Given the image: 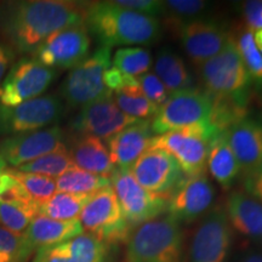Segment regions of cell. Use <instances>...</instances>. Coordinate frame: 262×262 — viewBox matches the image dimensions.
<instances>
[{"label":"cell","mask_w":262,"mask_h":262,"mask_svg":"<svg viewBox=\"0 0 262 262\" xmlns=\"http://www.w3.org/2000/svg\"><path fill=\"white\" fill-rule=\"evenodd\" d=\"M242 10L248 29L253 33L262 29V0L245 2Z\"/></svg>","instance_id":"39"},{"label":"cell","mask_w":262,"mask_h":262,"mask_svg":"<svg viewBox=\"0 0 262 262\" xmlns=\"http://www.w3.org/2000/svg\"><path fill=\"white\" fill-rule=\"evenodd\" d=\"M38 215L35 203L12 194L0 195V224L9 231L22 233Z\"/></svg>","instance_id":"28"},{"label":"cell","mask_w":262,"mask_h":262,"mask_svg":"<svg viewBox=\"0 0 262 262\" xmlns=\"http://www.w3.org/2000/svg\"><path fill=\"white\" fill-rule=\"evenodd\" d=\"M91 195L56 192L47 202L39 205V215L58 221L78 220Z\"/></svg>","instance_id":"29"},{"label":"cell","mask_w":262,"mask_h":262,"mask_svg":"<svg viewBox=\"0 0 262 262\" xmlns=\"http://www.w3.org/2000/svg\"><path fill=\"white\" fill-rule=\"evenodd\" d=\"M214 97L205 90L191 88L169 95L168 100L150 120V129L156 135L170 133L210 120Z\"/></svg>","instance_id":"8"},{"label":"cell","mask_w":262,"mask_h":262,"mask_svg":"<svg viewBox=\"0 0 262 262\" xmlns=\"http://www.w3.org/2000/svg\"><path fill=\"white\" fill-rule=\"evenodd\" d=\"M90 37L84 24L61 29L33 52V58L51 70H72L89 56Z\"/></svg>","instance_id":"12"},{"label":"cell","mask_w":262,"mask_h":262,"mask_svg":"<svg viewBox=\"0 0 262 262\" xmlns=\"http://www.w3.org/2000/svg\"><path fill=\"white\" fill-rule=\"evenodd\" d=\"M210 122L193 124L183 129L153 136L149 148L169 153L186 175L205 173L210 142L219 135Z\"/></svg>","instance_id":"5"},{"label":"cell","mask_w":262,"mask_h":262,"mask_svg":"<svg viewBox=\"0 0 262 262\" xmlns=\"http://www.w3.org/2000/svg\"><path fill=\"white\" fill-rule=\"evenodd\" d=\"M56 75V71L34 58H21L12 66L0 85V104L14 107L42 96Z\"/></svg>","instance_id":"11"},{"label":"cell","mask_w":262,"mask_h":262,"mask_svg":"<svg viewBox=\"0 0 262 262\" xmlns=\"http://www.w3.org/2000/svg\"><path fill=\"white\" fill-rule=\"evenodd\" d=\"M224 136L237 158L242 176L262 164V124L244 117L225 130Z\"/></svg>","instance_id":"20"},{"label":"cell","mask_w":262,"mask_h":262,"mask_svg":"<svg viewBox=\"0 0 262 262\" xmlns=\"http://www.w3.org/2000/svg\"><path fill=\"white\" fill-rule=\"evenodd\" d=\"M206 166L215 181L224 189L231 188L242 175L238 160L222 133L210 142Z\"/></svg>","instance_id":"25"},{"label":"cell","mask_w":262,"mask_h":262,"mask_svg":"<svg viewBox=\"0 0 262 262\" xmlns=\"http://www.w3.org/2000/svg\"><path fill=\"white\" fill-rule=\"evenodd\" d=\"M112 247L89 233L35 251L32 262H112Z\"/></svg>","instance_id":"19"},{"label":"cell","mask_w":262,"mask_h":262,"mask_svg":"<svg viewBox=\"0 0 262 262\" xmlns=\"http://www.w3.org/2000/svg\"><path fill=\"white\" fill-rule=\"evenodd\" d=\"M215 189L205 173L181 179L168 196V215L180 224H191L209 210Z\"/></svg>","instance_id":"16"},{"label":"cell","mask_w":262,"mask_h":262,"mask_svg":"<svg viewBox=\"0 0 262 262\" xmlns=\"http://www.w3.org/2000/svg\"><path fill=\"white\" fill-rule=\"evenodd\" d=\"M108 186H111V179L108 176L95 175L77 166L56 179L58 192L74 193V194L91 195Z\"/></svg>","instance_id":"31"},{"label":"cell","mask_w":262,"mask_h":262,"mask_svg":"<svg viewBox=\"0 0 262 262\" xmlns=\"http://www.w3.org/2000/svg\"><path fill=\"white\" fill-rule=\"evenodd\" d=\"M62 149H66L64 134L58 125L8 136L0 141V156L16 168Z\"/></svg>","instance_id":"14"},{"label":"cell","mask_w":262,"mask_h":262,"mask_svg":"<svg viewBox=\"0 0 262 262\" xmlns=\"http://www.w3.org/2000/svg\"><path fill=\"white\" fill-rule=\"evenodd\" d=\"M15 185L14 179L9 173L8 163L0 156V195H4Z\"/></svg>","instance_id":"42"},{"label":"cell","mask_w":262,"mask_h":262,"mask_svg":"<svg viewBox=\"0 0 262 262\" xmlns=\"http://www.w3.org/2000/svg\"><path fill=\"white\" fill-rule=\"evenodd\" d=\"M77 168L110 178L116 169L103 141L91 135L73 137L68 149Z\"/></svg>","instance_id":"24"},{"label":"cell","mask_w":262,"mask_h":262,"mask_svg":"<svg viewBox=\"0 0 262 262\" xmlns=\"http://www.w3.org/2000/svg\"><path fill=\"white\" fill-rule=\"evenodd\" d=\"M14 58V50L9 45L0 42V85H2L3 80H4V75L8 72L10 66H11Z\"/></svg>","instance_id":"41"},{"label":"cell","mask_w":262,"mask_h":262,"mask_svg":"<svg viewBox=\"0 0 262 262\" xmlns=\"http://www.w3.org/2000/svg\"><path fill=\"white\" fill-rule=\"evenodd\" d=\"M241 262H262V254L250 253L242 258Z\"/></svg>","instance_id":"43"},{"label":"cell","mask_w":262,"mask_h":262,"mask_svg":"<svg viewBox=\"0 0 262 262\" xmlns=\"http://www.w3.org/2000/svg\"><path fill=\"white\" fill-rule=\"evenodd\" d=\"M9 173L14 179L15 185L6 194H12L19 198L27 199L29 202L40 205L47 202L57 191L56 180L44 175L33 172L19 171L16 168L10 169Z\"/></svg>","instance_id":"27"},{"label":"cell","mask_w":262,"mask_h":262,"mask_svg":"<svg viewBox=\"0 0 262 262\" xmlns=\"http://www.w3.org/2000/svg\"><path fill=\"white\" fill-rule=\"evenodd\" d=\"M111 48L100 47L72 68L61 85V96L72 108L84 107L113 95L104 84V74L112 64Z\"/></svg>","instance_id":"6"},{"label":"cell","mask_w":262,"mask_h":262,"mask_svg":"<svg viewBox=\"0 0 262 262\" xmlns=\"http://www.w3.org/2000/svg\"><path fill=\"white\" fill-rule=\"evenodd\" d=\"M113 100L122 112L136 119L153 117L158 111V106L150 102L141 91L137 80L136 83L114 91Z\"/></svg>","instance_id":"32"},{"label":"cell","mask_w":262,"mask_h":262,"mask_svg":"<svg viewBox=\"0 0 262 262\" xmlns=\"http://www.w3.org/2000/svg\"><path fill=\"white\" fill-rule=\"evenodd\" d=\"M244 191L262 203V164L253 171L243 175Z\"/></svg>","instance_id":"40"},{"label":"cell","mask_w":262,"mask_h":262,"mask_svg":"<svg viewBox=\"0 0 262 262\" xmlns=\"http://www.w3.org/2000/svg\"><path fill=\"white\" fill-rule=\"evenodd\" d=\"M84 24L83 3L25 0L0 4V33L9 47L33 54L50 35Z\"/></svg>","instance_id":"1"},{"label":"cell","mask_w":262,"mask_h":262,"mask_svg":"<svg viewBox=\"0 0 262 262\" xmlns=\"http://www.w3.org/2000/svg\"><path fill=\"white\" fill-rule=\"evenodd\" d=\"M153 133L150 120L140 119L107 140V148L116 168L130 169L149 148Z\"/></svg>","instance_id":"21"},{"label":"cell","mask_w":262,"mask_h":262,"mask_svg":"<svg viewBox=\"0 0 262 262\" xmlns=\"http://www.w3.org/2000/svg\"><path fill=\"white\" fill-rule=\"evenodd\" d=\"M231 33L215 19H196L180 29L179 38L187 56L198 67L226 47Z\"/></svg>","instance_id":"18"},{"label":"cell","mask_w":262,"mask_h":262,"mask_svg":"<svg viewBox=\"0 0 262 262\" xmlns=\"http://www.w3.org/2000/svg\"><path fill=\"white\" fill-rule=\"evenodd\" d=\"M227 220L233 231L250 241L262 243V203L244 191H233L225 205Z\"/></svg>","instance_id":"22"},{"label":"cell","mask_w":262,"mask_h":262,"mask_svg":"<svg viewBox=\"0 0 262 262\" xmlns=\"http://www.w3.org/2000/svg\"><path fill=\"white\" fill-rule=\"evenodd\" d=\"M163 4L165 25L178 35L183 26L202 19L206 10L210 8L209 3L203 0H168Z\"/></svg>","instance_id":"30"},{"label":"cell","mask_w":262,"mask_h":262,"mask_svg":"<svg viewBox=\"0 0 262 262\" xmlns=\"http://www.w3.org/2000/svg\"><path fill=\"white\" fill-rule=\"evenodd\" d=\"M199 77L211 96L232 98L248 106L253 81L232 34L226 47L199 67Z\"/></svg>","instance_id":"4"},{"label":"cell","mask_w":262,"mask_h":262,"mask_svg":"<svg viewBox=\"0 0 262 262\" xmlns=\"http://www.w3.org/2000/svg\"><path fill=\"white\" fill-rule=\"evenodd\" d=\"M155 74L164 84L169 94L194 88L193 77L186 67L185 61L169 48L162 49L157 55Z\"/></svg>","instance_id":"26"},{"label":"cell","mask_w":262,"mask_h":262,"mask_svg":"<svg viewBox=\"0 0 262 262\" xmlns=\"http://www.w3.org/2000/svg\"><path fill=\"white\" fill-rule=\"evenodd\" d=\"M84 25L102 47L150 45L162 34L157 17L131 11L114 2L84 3Z\"/></svg>","instance_id":"2"},{"label":"cell","mask_w":262,"mask_h":262,"mask_svg":"<svg viewBox=\"0 0 262 262\" xmlns=\"http://www.w3.org/2000/svg\"><path fill=\"white\" fill-rule=\"evenodd\" d=\"M78 220L88 233L111 247L126 243L134 231L124 217L112 185L90 196Z\"/></svg>","instance_id":"7"},{"label":"cell","mask_w":262,"mask_h":262,"mask_svg":"<svg viewBox=\"0 0 262 262\" xmlns=\"http://www.w3.org/2000/svg\"><path fill=\"white\" fill-rule=\"evenodd\" d=\"M257 117H258V119H257V120L262 124V110L260 111V112H258V116H257Z\"/></svg>","instance_id":"45"},{"label":"cell","mask_w":262,"mask_h":262,"mask_svg":"<svg viewBox=\"0 0 262 262\" xmlns=\"http://www.w3.org/2000/svg\"><path fill=\"white\" fill-rule=\"evenodd\" d=\"M130 171L147 191L165 196L182 179L181 169L175 158L164 150L153 148L147 149L133 164Z\"/></svg>","instance_id":"17"},{"label":"cell","mask_w":262,"mask_h":262,"mask_svg":"<svg viewBox=\"0 0 262 262\" xmlns=\"http://www.w3.org/2000/svg\"><path fill=\"white\" fill-rule=\"evenodd\" d=\"M83 233L84 229L79 220L58 221L38 215L24 232V235L33 250L37 251L41 248L63 243Z\"/></svg>","instance_id":"23"},{"label":"cell","mask_w":262,"mask_h":262,"mask_svg":"<svg viewBox=\"0 0 262 262\" xmlns=\"http://www.w3.org/2000/svg\"><path fill=\"white\" fill-rule=\"evenodd\" d=\"M183 231L170 215H162L134 229L124 262H182Z\"/></svg>","instance_id":"3"},{"label":"cell","mask_w":262,"mask_h":262,"mask_svg":"<svg viewBox=\"0 0 262 262\" xmlns=\"http://www.w3.org/2000/svg\"><path fill=\"white\" fill-rule=\"evenodd\" d=\"M136 80L143 95L156 106H162L168 100V90L155 73L147 72L145 74L136 77Z\"/></svg>","instance_id":"37"},{"label":"cell","mask_w":262,"mask_h":262,"mask_svg":"<svg viewBox=\"0 0 262 262\" xmlns=\"http://www.w3.org/2000/svg\"><path fill=\"white\" fill-rule=\"evenodd\" d=\"M241 54L243 62L250 75L253 85L256 89H262V55L255 44L254 33L245 28H241L232 34Z\"/></svg>","instance_id":"33"},{"label":"cell","mask_w":262,"mask_h":262,"mask_svg":"<svg viewBox=\"0 0 262 262\" xmlns=\"http://www.w3.org/2000/svg\"><path fill=\"white\" fill-rule=\"evenodd\" d=\"M233 229L224 209L216 208L203 219L193 234L189 262H226L231 253Z\"/></svg>","instance_id":"13"},{"label":"cell","mask_w":262,"mask_h":262,"mask_svg":"<svg viewBox=\"0 0 262 262\" xmlns=\"http://www.w3.org/2000/svg\"><path fill=\"white\" fill-rule=\"evenodd\" d=\"M63 114V103L55 95H42L8 107L0 104V135L15 136L50 127Z\"/></svg>","instance_id":"10"},{"label":"cell","mask_w":262,"mask_h":262,"mask_svg":"<svg viewBox=\"0 0 262 262\" xmlns=\"http://www.w3.org/2000/svg\"><path fill=\"white\" fill-rule=\"evenodd\" d=\"M110 179L124 217L133 229L166 212L168 196L155 194L143 188L130 169L116 168Z\"/></svg>","instance_id":"9"},{"label":"cell","mask_w":262,"mask_h":262,"mask_svg":"<svg viewBox=\"0 0 262 262\" xmlns=\"http://www.w3.org/2000/svg\"><path fill=\"white\" fill-rule=\"evenodd\" d=\"M254 40H255V44H256V47L258 49V51H260L261 55H262V29H260V31H256L254 33Z\"/></svg>","instance_id":"44"},{"label":"cell","mask_w":262,"mask_h":262,"mask_svg":"<svg viewBox=\"0 0 262 262\" xmlns=\"http://www.w3.org/2000/svg\"><path fill=\"white\" fill-rule=\"evenodd\" d=\"M75 168L73 159L68 152V149L57 150L50 155L42 156L40 158L32 160L24 165L17 166V170L25 172H33L38 175H44L48 178H60L71 169Z\"/></svg>","instance_id":"34"},{"label":"cell","mask_w":262,"mask_h":262,"mask_svg":"<svg viewBox=\"0 0 262 262\" xmlns=\"http://www.w3.org/2000/svg\"><path fill=\"white\" fill-rule=\"evenodd\" d=\"M136 118L126 116L114 102L113 95L80 108L71 122V129L77 135H91L108 140L126 126L136 123Z\"/></svg>","instance_id":"15"},{"label":"cell","mask_w":262,"mask_h":262,"mask_svg":"<svg viewBox=\"0 0 262 262\" xmlns=\"http://www.w3.org/2000/svg\"><path fill=\"white\" fill-rule=\"evenodd\" d=\"M117 5L147 16H163L164 4L158 0H114Z\"/></svg>","instance_id":"38"},{"label":"cell","mask_w":262,"mask_h":262,"mask_svg":"<svg viewBox=\"0 0 262 262\" xmlns=\"http://www.w3.org/2000/svg\"><path fill=\"white\" fill-rule=\"evenodd\" d=\"M34 253L24 233H16L0 226V262H29Z\"/></svg>","instance_id":"36"},{"label":"cell","mask_w":262,"mask_h":262,"mask_svg":"<svg viewBox=\"0 0 262 262\" xmlns=\"http://www.w3.org/2000/svg\"><path fill=\"white\" fill-rule=\"evenodd\" d=\"M112 67L123 74L139 77L147 73L152 67V56L148 51L141 48L119 49L114 54Z\"/></svg>","instance_id":"35"}]
</instances>
